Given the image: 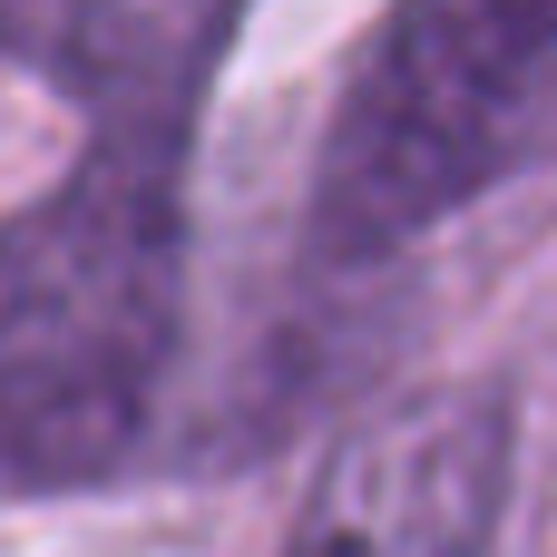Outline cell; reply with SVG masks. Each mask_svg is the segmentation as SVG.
<instances>
[{
  "label": "cell",
  "mask_w": 557,
  "mask_h": 557,
  "mask_svg": "<svg viewBox=\"0 0 557 557\" xmlns=\"http://www.w3.org/2000/svg\"><path fill=\"white\" fill-rule=\"evenodd\" d=\"M548 127L557 0H401L333 108L304 225L333 264L401 255L539 157Z\"/></svg>",
  "instance_id": "7a4b0ae2"
},
{
  "label": "cell",
  "mask_w": 557,
  "mask_h": 557,
  "mask_svg": "<svg viewBox=\"0 0 557 557\" xmlns=\"http://www.w3.org/2000/svg\"><path fill=\"white\" fill-rule=\"evenodd\" d=\"M255 0H0V49L88 108V147L186 176L206 88Z\"/></svg>",
  "instance_id": "277c9868"
},
{
  "label": "cell",
  "mask_w": 557,
  "mask_h": 557,
  "mask_svg": "<svg viewBox=\"0 0 557 557\" xmlns=\"http://www.w3.org/2000/svg\"><path fill=\"white\" fill-rule=\"evenodd\" d=\"M186 176L98 157L0 215V460L20 480H108L176 362Z\"/></svg>",
  "instance_id": "6da1fadb"
},
{
  "label": "cell",
  "mask_w": 557,
  "mask_h": 557,
  "mask_svg": "<svg viewBox=\"0 0 557 557\" xmlns=\"http://www.w3.org/2000/svg\"><path fill=\"white\" fill-rule=\"evenodd\" d=\"M509 509V401L480 382H431L362 411L304 519L294 557H490Z\"/></svg>",
  "instance_id": "3957f363"
}]
</instances>
